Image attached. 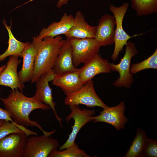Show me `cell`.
Wrapping results in <instances>:
<instances>
[{
	"instance_id": "obj_1",
	"label": "cell",
	"mask_w": 157,
	"mask_h": 157,
	"mask_svg": "<svg viewBox=\"0 0 157 157\" xmlns=\"http://www.w3.org/2000/svg\"><path fill=\"white\" fill-rule=\"evenodd\" d=\"M0 100L3 104L5 110L17 124L27 127H37L42 131L44 135L47 136H50L55 132V130L50 132L45 131L38 122L30 119L29 115L33 111L37 109L46 110L50 108L34 96L28 97L18 89L12 90L8 97H0Z\"/></svg>"
},
{
	"instance_id": "obj_2",
	"label": "cell",
	"mask_w": 157,
	"mask_h": 157,
	"mask_svg": "<svg viewBox=\"0 0 157 157\" xmlns=\"http://www.w3.org/2000/svg\"><path fill=\"white\" fill-rule=\"evenodd\" d=\"M65 40L60 35L45 37L38 48L31 83L35 82L43 74L51 70Z\"/></svg>"
},
{
	"instance_id": "obj_3",
	"label": "cell",
	"mask_w": 157,
	"mask_h": 157,
	"mask_svg": "<svg viewBox=\"0 0 157 157\" xmlns=\"http://www.w3.org/2000/svg\"><path fill=\"white\" fill-rule=\"evenodd\" d=\"M138 53L135 44L128 41L126 45L125 54L120 62L115 64L110 63L111 72H117L119 77L113 83L117 87H124L128 89L132 84L134 79L130 72V64L132 58Z\"/></svg>"
},
{
	"instance_id": "obj_4",
	"label": "cell",
	"mask_w": 157,
	"mask_h": 157,
	"mask_svg": "<svg viewBox=\"0 0 157 157\" xmlns=\"http://www.w3.org/2000/svg\"><path fill=\"white\" fill-rule=\"evenodd\" d=\"M72 48L73 62L77 67L99 54L101 46L94 38H69Z\"/></svg>"
},
{
	"instance_id": "obj_5",
	"label": "cell",
	"mask_w": 157,
	"mask_h": 157,
	"mask_svg": "<svg viewBox=\"0 0 157 157\" xmlns=\"http://www.w3.org/2000/svg\"><path fill=\"white\" fill-rule=\"evenodd\" d=\"M129 3L125 2L120 6L116 7L110 5L109 9L112 13L116 21V28L115 30L114 37L115 47L111 59L115 61L118 58L120 53L122 51L124 47L131 38L142 35L135 34L130 36L124 30L122 26L124 17L128 9Z\"/></svg>"
},
{
	"instance_id": "obj_6",
	"label": "cell",
	"mask_w": 157,
	"mask_h": 157,
	"mask_svg": "<svg viewBox=\"0 0 157 157\" xmlns=\"http://www.w3.org/2000/svg\"><path fill=\"white\" fill-rule=\"evenodd\" d=\"M64 104L69 106L82 104L89 107L98 106L103 109L108 106L96 93L92 80L85 83L79 90L67 95Z\"/></svg>"
},
{
	"instance_id": "obj_7",
	"label": "cell",
	"mask_w": 157,
	"mask_h": 157,
	"mask_svg": "<svg viewBox=\"0 0 157 157\" xmlns=\"http://www.w3.org/2000/svg\"><path fill=\"white\" fill-rule=\"evenodd\" d=\"M44 135H35L28 138L23 157H47L53 151L59 147L58 141Z\"/></svg>"
},
{
	"instance_id": "obj_8",
	"label": "cell",
	"mask_w": 157,
	"mask_h": 157,
	"mask_svg": "<svg viewBox=\"0 0 157 157\" xmlns=\"http://www.w3.org/2000/svg\"><path fill=\"white\" fill-rule=\"evenodd\" d=\"M70 113L66 117V120L68 122L72 118L74 120V125L71 126L72 131L65 143L60 147L59 150L68 148L75 143V141L79 131L81 128L89 122L92 121L95 113L94 110L80 109L77 105L69 106Z\"/></svg>"
},
{
	"instance_id": "obj_9",
	"label": "cell",
	"mask_w": 157,
	"mask_h": 157,
	"mask_svg": "<svg viewBox=\"0 0 157 157\" xmlns=\"http://www.w3.org/2000/svg\"><path fill=\"white\" fill-rule=\"evenodd\" d=\"M42 39L38 35L35 36L33 38L32 42H28L22 52L21 57L23 58V64L22 68L18 74L19 79L22 83L31 80L38 48Z\"/></svg>"
},
{
	"instance_id": "obj_10",
	"label": "cell",
	"mask_w": 157,
	"mask_h": 157,
	"mask_svg": "<svg viewBox=\"0 0 157 157\" xmlns=\"http://www.w3.org/2000/svg\"><path fill=\"white\" fill-rule=\"evenodd\" d=\"M27 136L13 133L0 139V157H23Z\"/></svg>"
},
{
	"instance_id": "obj_11",
	"label": "cell",
	"mask_w": 157,
	"mask_h": 157,
	"mask_svg": "<svg viewBox=\"0 0 157 157\" xmlns=\"http://www.w3.org/2000/svg\"><path fill=\"white\" fill-rule=\"evenodd\" d=\"M55 76L52 69L42 75L35 82L36 90L34 96L39 101L48 106L52 109L56 119L62 127V119L56 111V104L53 101L51 89L49 85V82L52 81Z\"/></svg>"
},
{
	"instance_id": "obj_12",
	"label": "cell",
	"mask_w": 157,
	"mask_h": 157,
	"mask_svg": "<svg viewBox=\"0 0 157 157\" xmlns=\"http://www.w3.org/2000/svg\"><path fill=\"white\" fill-rule=\"evenodd\" d=\"M125 109L124 102H121L114 106L103 108L99 112V115L93 117L92 121L94 123L103 122L108 124L119 131L125 128V124L128 121L124 115Z\"/></svg>"
},
{
	"instance_id": "obj_13",
	"label": "cell",
	"mask_w": 157,
	"mask_h": 157,
	"mask_svg": "<svg viewBox=\"0 0 157 157\" xmlns=\"http://www.w3.org/2000/svg\"><path fill=\"white\" fill-rule=\"evenodd\" d=\"M94 39L101 47L113 44L114 42L116 21L113 16L103 15L98 20Z\"/></svg>"
},
{
	"instance_id": "obj_14",
	"label": "cell",
	"mask_w": 157,
	"mask_h": 157,
	"mask_svg": "<svg viewBox=\"0 0 157 157\" xmlns=\"http://www.w3.org/2000/svg\"><path fill=\"white\" fill-rule=\"evenodd\" d=\"M108 60L97 55L79 69V76L85 84L97 74L111 72Z\"/></svg>"
},
{
	"instance_id": "obj_15",
	"label": "cell",
	"mask_w": 157,
	"mask_h": 157,
	"mask_svg": "<svg viewBox=\"0 0 157 157\" xmlns=\"http://www.w3.org/2000/svg\"><path fill=\"white\" fill-rule=\"evenodd\" d=\"M16 56H10L6 66L0 74V85L8 86L12 90L19 89L23 92L25 86L20 81L17 72L21 61Z\"/></svg>"
},
{
	"instance_id": "obj_16",
	"label": "cell",
	"mask_w": 157,
	"mask_h": 157,
	"mask_svg": "<svg viewBox=\"0 0 157 157\" xmlns=\"http://www.w3.org/2000/svg\"><path fill=\"white\" fill-rule=\"evenodd\" d=\"M78 69L73 64L72 47L69 39L66 38L52 69L56 76L65 72L77 71Z\"/></svg>"
},
{
	"instance_id": "obj_17",
	"label": "cell",
	"mask_w": 157,
	"mask_h": 157,
	"mask_svg": "<svg viewBox=\"0 0 157 157\" xmlns=\"http://www.w3.org/2000/svg\"><path fill=\"white\" fill-rule=\"evenodd\" d=\"M97 26H92L88 24L82 13L78 11L74 17L72 26L65 35L66 38H94Z\"/></svg>"
},
{
	"instance_id": "obj_18",
	"label": "cell",
	"mask_w": 157,
	"mask_h": 157,
	"mask_svg": "<svg viewBox=\"0 0 157 157\" xmlns=\"http://www.w3.org/2000/svg\"><path fill=\"white\" fill-rule=\"evenodd\" d=\"M52 84L60 88L66 96L79 90L84 84L79 77V69L56 76Z\"/></svg>"
},
{
	"instance_id": "obj_19",
	"label": "cell",
	"mask_w": 157,
	"mask_h": 157,
	"mask_svg": "<svg viewBox=\"0 0 157 157\" xmlns=\"http://www.w3.org/2000/svg\"><path fill=\"white\" fill-rule=\"evenodd\" d=\"M74 21V17L72 15L65 13L60 21L52 22L47 28H43L38 36L43 38L65 35L72 27Z\"/></svg>"
},
{
	"instance_id": "obj_20",
	"label": "cell",
	"mask_w": 157,
	"mask_h": 157,
	"mask_svg": "<svg viewBox=\"0 0 157 157\" xmlns=\"http://www.w3.org/2000/svg\"><path fill=\"white\" fill-rule=\"evenodd\" d=\"M3 25L6 28L8 34V47L7 50L0 55V62L8 56H16L21 57L22 52L28 42L24 43L17 40L14 36L11 30V25L8 26L6 21H3Z\"/></svg>"
},
{
	"instance_id": "obj_21",
	"label": "cell",
	"mask_w": 157,
	"mask_h": 157,
	"mask_svg": "<svg viewBox=\"0 0 157 157\" xmlns=\"http://www.w3.org/2000/svg\"><path fill=\"white\" fill-rule=\"evenodd\" d=\"M147 138L144 131L138 128L136 136L124 157L142 156Z\"/></svg>"
},
{
	"instance_id": "obj_22",
	"label": "cell",
	"mask_w": 157,
	"mask_h": 157,
	"mask_svg": "<svg viewBox=\"0 0 157 157\" xmlns=\"http://www.w3.org/2000/svg\"><path fill=\"white\" fill-rule=\"evenodd\" d=\"M131 6L138 16H145L157 12V0H131Z\"/></svg>"
},
{
	"instance_id": "obj_23",
	"label": "cell",
	"mask_w": 157,
	"mask_h": 157,
	"mask_svg": "<svg viewBox=\"0 0 157 157\" xmlns=\"http://www.w3.org/2000/svg\"><path fill=\"white\" fill-rule=\"evenodd\" d=\"M90 156L85 151L80 149L75 142L71 146L62 151L55 150L48 157H89Z\"/></svg>"
},
{
	"instance_id": "obj_24",
	"label": "cell",
	"mask_w": 157,
	"mask_h": 157,
	"mask_svg": "<svg viewBox=\"0 0 157 157\" xmlns=\"http://www.w3.org/2000/svg\"><path fill=\"white\" fill-rule=\"evenodd\" d=\"M157 69V49L151 55L142 62L133 63L130 66V72L133 75L144 69Z\"/></svg>"
},
{
	"instance_id": "obj_25",
	"label": "cell",
	"mask_w": 157,
	"mask_h": 157,
	"mask_svg": "<svg viewBox=\"0 0 157 157\" xmlns=\"http://www.w3.org/2000/svg\"><path fill=\"white\" fill-rule=\"evenodd\" d=\"M13 133H24L15 124L8 121H5L0 126V139Z\"/></svg>"
},
{
	"instance_id": "obj_26",
	"label": "cell",
	"mask_w": 157,
	"mask_h": 157,
	"mask_svg": "<svg viewBox=\"0 0 157 157\" xmlns=\"http://www.w3.org/2000/svg\"><path fill=\"white\" fill-rule=\"evenodd\" d=\"M143 156L149 157L157 156V142L156 140L147 138Z\"/></svg>"
},
{
	"instance_id": "obj_27",
	"label": "cell",
	"mask_w": 157,
	"mask_h": 157,
	"mask_svg": "<svg viewBox=\"0 0 157 157\" xmlns=\"http://www.w3.org/2000/svg\"><path fill=\"white\" fill-rule=\"evenodd\" d=\"M69 0H59L57 4V7L60 8L64 4H67Z\"/></svg>"
},
{
	"instance_id": "obj_28",
	"label": "cell",
	"mask_w": 157,
	"mask_h": 157,
	"mask_svg": "<svg viewBox=\"0 0 157 157\" xmlns=\"http://www.w3.org/2000/svg\"><path fill=\"white\" fill-rule=\"evenodd\" d=\"M6 66V65H5L0 67V74L3 71Z\"/></svg>"
},
{
	"instance_id": "obj_29",
	"label": "cell",
	"mask_w": 157,
	"mask_h": 157,
	"mask_svg": "<svg viewBox=\"0 0 157 157\" xmlns=\"http://www.w3.org/2000/svg\"><path fill=\"white\" fill-rule=\"evenodd\" d=\"M5 120H0V126L4 122Z\"/></svg>"
}]
</instances>
